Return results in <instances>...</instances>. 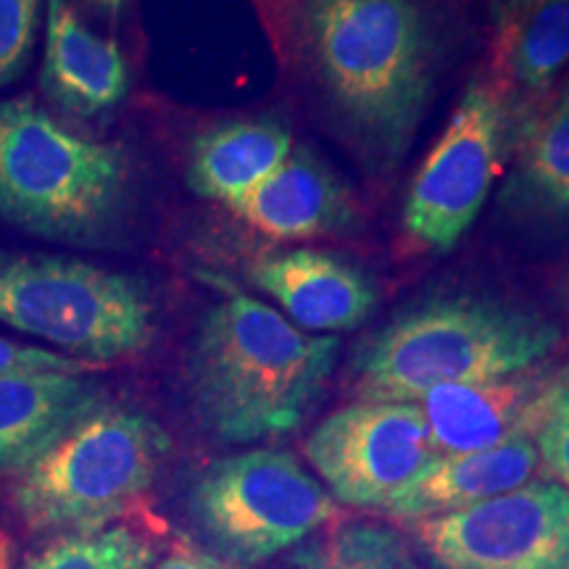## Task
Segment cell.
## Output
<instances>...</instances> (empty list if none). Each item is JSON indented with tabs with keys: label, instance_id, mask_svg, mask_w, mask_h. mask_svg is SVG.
<instances>
[{
	"label": "cell",
	"instance_id": "1",
	"mask_svg": "<svg viewBox=\"0 0 569 569\" xmlns=\"http://www.w3.org/2000/svg\"><path fill=\"white\" fill-rule=\"evenodd\" d=\"M290 24L327 106L372 159L409 151L436 84L425 0H293Z\"/></svg>",
	"mask_w": 569,
	"mask_h": 569
},
{
	"label": "cell",
	"instance_id": "2",
	"mask_svg": "<svg viewBox=\"0 0 569 569\" xmlns=\"http://www.w3.org/2000/svg\"><path fill=\"white\" fill-rule=\"evenodd\" d=\"M338 356L336 336H311L269 303L222 284L188 356L196 415L224 443L288 436L317 407Z\"/></svg>",
	"mask_w": 569,
	"mask_h": 569
},
{
	"label": "cell",
	"instance_id": "3",
	"mask_svg": "<svg viewBox=\"0 0 569 569\" xmlns=\"http://www.w3.org/2000/svg\"><path fill=\"white\" fill-rule=\"evenodd\" d=\"M561 343L549 317L496 298L446 296L398 311L356 348L359 401L417 403L430 390L538 369Z\"/></svg>",
	"mask_w": 569,
	"mask_h": 569
},
{
	"label": "cell",
	"instance_id": "4",
	"mask_svg": "<svg viewBox=\"0 0 569 569\" xmlns=\"http://www.w3.org/2000/svg\"><path fill=\"white\" fill-rule=\"evenodd\" d=\"M127 201V156L56 122L38 103L0 101V217L61 243H96Z\"/></svg>",
	"mask_w": 569,
	"mask_h": 569
},
{
	"label": "cell",
	"instance_id": "5",
	"mask_svg": "<svg viewBox=\"0 0 569 569\" xmlns=\"http://www.w3.org/2000/svg\"><path fill=\"white\" fill-rule=\"evenodd\" d=\"M167 457L169 438L156 419L101 403L19 472L13 507L42 536L106 530L148 496Z\"/></svg>",
	"mask_w": 569,
	"mask_h": 569
},
{
	"label": "cell",
	"instance_id": "6",
	"mask_svg": "<svg viewBox=\"0 0 569 569\" xmlns=\"http://www.w3.org/2000/svg\"><path fill=\"white\" fill-rule=\"evenodd\" d=\"M0 325L82 365L146 351L153 303L134 277L67 256H0Z\"/></svg>",
	"mask_w": 569,
	"mask_h": 569
},
{
	"label": "cell",
	"instance_id": "7",
	"mask_svg": "<svg viewBox=\"0 0 569 569\" xmlns=\"http://www.w3.org/2000/svg\"><path fill=\"white\" fill-rule=\"evenodd\" d=\"M188 515L213 557L253 569L330 528L340 509L293 453L251 448L196 475Z\"/></svg>",
	"mask_w": 569,
	"mask_h": 569
},
{
	"label": "cell",
	"instance_id": "8",
	"mask_svg": "<svg viewBox=\"0 0 569 569\" xmlns=\"http://www.w3.org/2000/svg\"><path fill=\"white\" fill-rule=\"evenodd\" d=\"M509 140L515 132L493 84H469L409 188L403 232L411 243L446 253L465 238L486 206Z\"/></svg>",
	"mask_w": 569,
	"mask_h": 569
},
{
	"label": "cell",
	"instance_id": "9",
	"mask_svg": "<svg viewBox=\"0 0 569 569\" xmlns=\"http://www.w3.org/2000/svg\"><path fill=\"white\" fill-rule=\"evenodd\" d=\"M430 569H569V490L532 480L478 507L411 522Z\"/></svg>",
	"mask_w": 569,
	"mask_h": 569
},
{
	"label": "cell",
	"instance_id": "10",
	"mask_svg": "<svg viewBox=\"0 0 569 569\" xmlns=\"http://www.w3.org/2000/svg\"><path fill=\"white\" fill-rule=\"evenodd\" d=\"M303 453L338 503L382 509L438 457L419 403L356 401L325 417Z\"/></svg>",
	"mask_w": 569,
	"mask_h": 569
},
{
	"label": "cell",
	"instance_id": "11",
	"mask_svg": "<svg viewBox=\"0 0 569 569\" xmlns=\"http://www.w3.org/2000/svg\"><path fill=\"white\" fill-rule=\"evenodd\" d=\"M546 380L549 372L530 369L430 390L419 407L438 457L486 451L536 436Z\"/></svg>",
	"mask_w": 569,
	"mask_h": 569
},
{
	"label": "cell",
	"instance_id": "12",
	"mask_svg": "<svg viewBox=\"0 0 569 569\" xmlns=\"http://www.w3.org/2000/svg\"><path fill=\"white\" fill-rule=\"evenodd\" d=\"M248 274L261 293L280 306V315L301 330H356L377 306L375 284L359 267L315 248L261 256Z\"/></svg>",
	"mask_w": 569,
	"mask_h": 569
},
{
	"label": "cell",
	"instance_id": "13",
	"mask_svg": "<svg viewBox=\"0 0 569 569\" xmlns=\"http://www.w3.org/2000/svg\"><path fill=\"white\" fill-rule=\"evenodd\" d=\"M40 88L48 101L74 117L109 113L130 90V69L119 42L92 30L69 0L46 3Z\"/></svg>",
	"mask_w": 569,
	"mask_h": 569
},
{
	"label": "cell",
	"instance_id": "14",
	"mask_svg": "<svg viewBox=\"0 0 569 569\" xmlns=\"http://www.w3.org/2000/svg\"><path fill=\"white\" fill-rule=\"evenodd\" d=\"M230 209L272 240L327 238L356 222V206L346 184L301 146H293L288 159Z\"/></svg>",
	"mask_w": 569,
	"mask_h": 569
},
{
	"label": "cell",
	"instance_id": "15",
	"mask_svg": "<svg viewBox=\"0 0 569 569\" xmlns=\"http://www.w3.org/2000/svg\"><path fill=\"white\" fill-rule=\"evenodd\" d=\"M540 467L532 438H517L486 451L436 457L409 486L390 496L380 511L407 522L453 515L528 486Z\"/></svg>",
	"mask_w": 569,
	"mask_h": 569
},
{
	"label": "cell",
	"instance_id": "16",
	"mask_svg": "<svg viewBox=\"0 0 569 569\" xmlns=\"http://www.w3.org/2000/svg\"><path fill=\"white\" fill-rule=\"evenodd\" d=\"M101 403V386L88 375L19 372L0 377V475L24 472Z\"/></svg>",
	"mask_w": 569,
	"mask_h": 569
},
{
	"label": "cell",
	"instance_id": "17",
	"mask_svg": "<svg viewBox=\"0 0 569 569\" xmlns=\"http://www.w3.org/2000/svg\"><path fill=\"white\" fill-rule=\"evenodd\" d=\"M501 201L519 217L569 222V77L517 130Z\"/></svg>",
	"mask_w": 569,
	"mask_h": 569
},
{
	"label": "cell",
	"instance_id": "18",
	"mask_svg": "<svg viewBox=\"0 0 569 569\" xmlns=\"http://www.w3.org/2000/svg\"><path fill=\"white\" fill-rule=\"evenodd\" d=\"M293 151V134L277 119L211 127L190 146L188 184L206 201L232 206L259 188Z\"/></svg>",
	"mask_w": 569,
	"mask_h": 569
},
{
	"label": "cell",
	"instance_id": "19",
	"mask_svg": "<svg viewBox=\"0 0 569 569\" xmlns=\"http://www.w3.org/2000/svg\"><path fill=\"white\" fill-rule=\"evenodd\" d=\"M493 88L517 134L569 67V0H538L515 30L493 40Z\"/></svg>",
	"mask_w": 569,
	"mask_h": 569
},
{
	"label": "cell",
	"instance_id": "20",
	"mask_svg": "<svg viewBox=\"0 0 569 569\" xmlns=\"http://www.w3.org/2000/svg\"><path fill=\"white\" fill-rule=\"evenodd\" d=\"M293 569H422L407 538L388 525L343 522L296 549Z\"/></svg>",
	"mask_w": 569,
	"mask_h": 569
},
{
	"label": "cell",
	"instance_id": "21",
	"mask_svg": "<svg viewBox=\"0 0 569 569\" xmlns=\"http://www.w3.org/2000/svg\"><path fill=\"white\" fill-rule=\"evenodd\" d=\"M159 546L130 525L82 536H61L27 561L24 569H153Z\"/></svg>",
	"mask_w": 569,
	"mask_h": 569
},
{
	"label": "cell",
	"instance_id": "22",
	"mask_svg": "<svg viewBox=\"0 0 569 569\" xmlns=\"http://www.w3.org/2000/svg\"><path fill=\"white\" fill-rule=\"evenodd\" d=\"M532 440L540 453V465L569 490V361L549 372Z\"/></svg>",
	"mask_w": 569,
	"mask_h": 569
},
{
	"label": "cell",
	"instance_id": "23",
	"mask_svg": "<svg viewBox=\"0 0 569 569\" xmlns=\"http://www.w3.org/2000/svg\"><path fill=\"white\" fill-rule=\"evenodd\" d=\"M42 19V0H0V92L30 67Z\"/></svg>",
	"mask_w": 569,
	"mask_h": 569
},
{
	"label": "cell",
	"instance_id": "24",
	"mask_svg": "<svg viewBox=\"0 0 569 569\" xmlns=\"http://www.w3.org/2000/svg\"><path fill=\"white\" fill-rule=\"evenodd\" d=\"M90 365L69 359L59 351H48V348L17 343V340L0 338V377L19 375V372H69L84 375Z\"/></svg>",
	"mask_w": 569,
	"mask_h": 569
},
{
	"label": "cell",
	"instance_id": "25",
	"mask_svg": "<svg viewBox=\"0 0 569 569\" xmlns=\"http://www.w3.org/2000/svg\"><path fill=\"white\" fill-rule=\"evenodd\" d=\"M153 569H232L224 565L222 559L213 557L211 551L198 549V546L180 543L169 551V557H163Z\"/></svg>",
	"mask_w": 569,
	"mask_h": 569
},
{
	"label": "cell",
	"instance_id": "26",
	"mask_svg": "<svg viewBox=\"0 0 569 569\" xmlns=\"http://www.w3.org/2000/svg\"><path fill=\"white\" fill-rule=\"evenodd\" d=\"M538 0H493V21H496V38L507 34L509 30L522 21L532 11Z\"/></svg>",
	"mask_w": 569,
	"mask_h": 569
},
{
	"label": "cell",
	"instance_id": "27",
	"mask_svg": "<svg viewBox=\"0 0 569 569\" xmlns=\"http://www.w3.org/2000/svg\"><path fill=\"white\" fill-rule=\"evenodd\" d=\"M0 569H13L11 543H9V538H6V536H0Z\"/></svg>",
	"mask_w": 569,
	"mask_h": 569
}]
</instances>
